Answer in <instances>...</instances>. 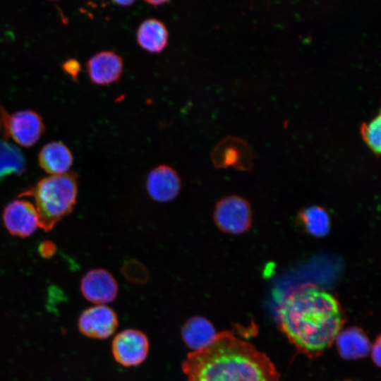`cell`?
<instances>
[{"label":"cell","instance_id":"cell-20","mask_svg":"<svg viewBox=\"0 0 381 381\" xmlns=\"http://www.w3.org/2000/svg\"><path fill=\"white\" fill-rule=\"evenodd\" d=\"M121 272L128 280L133 282L145 283L149 278V272L145 265L133 258L123 262Z\"/></svg>","mask_w":381,"mask_h":381},{"label":"cell","instance_id":"cell-8","mask_svg":"<svg viewBox=\"0 0 381 381\" xmlns=\"http://www.w3.org/2000/svg\"><path fill=\"white\" fill-rule=\"evenodd\" d=\"M181 179L178 172L167 164H159L152 168L145 179V189L154 201L170 202L179 195L181 188Z\"/></svg>","mask_w":381,"mask_h":381},{"label":"cell","instance_id":"cell-4","mask_svg":"<svg viewBox=\"0 0 381 381\" xmlns=\"http://www.w3.org/2000/svg\"><path fill=\"white\" fill-rule=\"evenodd\" d=\"M45 127L41 116L30 109L9 114L0 104V132L25 147L33 146L41 138Z\"/></svg>","mask_w":381,"mask_h":381},{"label":"cell","instance_id":"cell-17","mask_svg":"<svg viewBox=\"0 0 381 381\" xmlns=\"http://www.w3.org/2000/svg\"><path fill=\"white\" fill-rule=\"evenodd\" d=\"M297 220L303 230L312 237L322 238L330 231V216L320 205H313L302 209L298 214Z\"/></svg>","mask_w":381,"mask_h":381},{"label":"cell","instance_id":"cell-24","mask_svg":"<svg viewBox=\"0 0 381 381\" xmlns=\"http://www.w3.org/2000/svg\"><path fill=\"white\" fill-rule=\"evenodd\" d=\"M168 2V1H164V0H148V1H145V3L151 5V6H160V5H162L164 4H167Z\"/></svg>","mask_w":381,"mask_h":381},{"label":"cell","instance_id":"cell-19","mask_svg":"<svg viewBox=\"0 0 381 381\" xmlns=\"http://www.w3.org/2000/svg\"><path fill=\"white\" fill-rule=\"evenodd\" d=\"M363 140L376 157L381 151V115L380 111L369 123H363L361 126Z\"/></svg>","mask_w":381,"mask_h":381},{"label":"cell","instance_id":"cell-14","mask_svg":"<svg viewBox=\"0 0 381 381\" xmlns=\"http://www.w3.org/2000/svg\"><path fill=\"white\" fill-rule=\"evenodd\" d=\"M181 334L186 345L192 351H197L209 346L217 333L209 320L202 316H193L183 324Z\"/></svg>","mask_w":381,"mask_h":381},{"label":"cell","instance_id":"cell-6","mask_svg":"<svg viewBox=\"0 0 381 381\" xmlns=\"http://www.w3.org/2000/svg\"><path fill=\"white\" fill-rule=\"evenodd\" d=\"M147 336L135 329H126L118 333L111 344L116 361L124 367L137 366L143 363L149 352Z\"/></svg>","mask_w":381,"mask_h":381},{"label":"cell","instance_id":"cell-2","mask_svg":"<svg viewBox=\"0 0 381 381\" xmlns=\"http://www.w3.org/2000/svg\"><path fill=\"white\" fill-rule=\"evenodd\" d=\"M186 381H279L270 359L233 333H217L207 347L188 353L182 364Z\"/></svg>","mask_w":381,"mask_h":381},{"label":"cell","instance_id":"cell-9","mask_svg":"<svg viewBox=\"0 0 381 381\" xmlns=\"http://www.w3.org/2000/svg\"><path fill=\"white\" fill-rule=\"evenodd\" d=\"M80 288L84 298L97 305L111 303L119 293L116 279L111 272L103 268H96L86 272L80 281Z\"/></svg>","mask_w":381,"mask_h":381},{"label":"cell","instance_id":"cell-13","mask_svg":"<svg viewBox=\"0 0 381 381\" xmlns=\"http://www.w3.org/2000/svg\"><path fill=\"white\" fill-rule=\"evenodd\" d=\"M41 168L51 175H61L68 172L73 163L69 148L60 141L44 145L38 154Z\"/></svg>","mask_w":381,"mask_h":381},{"label":"cell","instance_id":"cell-10","mask_svg":"<svg viewBox=\"0 0 381 381\" xmlns=\"http://www.w3.org/2000/svg\"><path fill=\"white\" fill-rule=\"evenodd\" d=\"M119 325L115 311L106 305L85 309L78 318V329L86 337L104 339L111 336Z\"/></svg>","mask_w":381,"mask_h":381},{"label":"cell","instance_id":"cell-25","mask_svg":"<svg viewBox=\"0 0 381 381\" xmlns=\"http://www.w3.org/2000/svg\"><path fill=\"white\" fill-rule=\"evenodd\" d=\"M113 2L120 6H129L135 3V1H114Z\"/></svg>","mask_w":381,"mask_h":381},{"label":"cell","instance_id":"cell-7","mask_svg":"<svg viewBox=\"0 0 381 381\" xmlns=\"http://www.w3.org/2000/svg\"><path fill=\"white\" fill-rule=\"evenodd\" d=\"M215 168L232 167L236 169L249 171L253 167L252 151L241 138L227 136L219 142L211 153Z\"/></svg>","mask_w":381,"mask_h":381},{"label":"cell","instance_id":"cell-5","mask_svg":"<svg viewBox=\"0 0 381 381\" xmlns=\"http://www.w3.org/2000/svg\"><path fill=\"white\" fill-rule=\"evenodd\" d=\"M212 218L221 231L230 235H240L248 231L251 226V206L246 198L240 195H226L217 202Z\"/></svg>","mask_w":381,"mask_h":381},{"label":"cell","instance_id":"cell-1","mask_svg":"<svg viewBox=\"0 0 381 381\" xmlns=\"http://www.w3.org/2000/svg\"><path fill=\"white\" fill-rule=\"evenodd\" d=\"M279 320L282 331L296 348L315 357L333 344L345 318L332 294L308 284L286 297L279 310Z\"/></svg>","mask_w":381,"mask_h":381},{"label":"cell","instance_id":"cell-22","mask_svg":"<svg viewBox=\"0 0 381 381\" xmlns=\"http://www.w3.org/2000/svg\"><path fill=\"white\" fill-rule=\"evenodd\" d=\"M56 251V247L54 242L46 240L40 243L38 246L39 254L44 258H52Z\"/></svg>","mask_w":381,"mask_h":381},{"label":"cell","instance_id":"cell-16","mask_svg":"<svg viewBox=\"0 0 381 381\" xmlns=\"http://www.w3.org/2000/svg\"><path fill=\"white\" fill-rule=\"evenodd\" d=\"M340 355L346 359H357L368 354L370 344L365 334L357 327L340 331L336 337Z\"/></svg>","mask_w":381,"mask_h":381},{"label":"cell","instance_id":"cell-18","mask_svg":"<svg viewBox=\"0 0 381 381\" xmlns=\"http://www.w3.org/2000/svg\"><path fill=\"white\" fill-rule=\"evenodd\" d=\"M26 162L21 151L13 144L0 140V182L11 175H21Z\"/></svg>","mask_w":381,"mask_h":381},{"label":"cell","instance_id":"cell-12","mask_svg":"<svg viewBox=\"0 0 381 381\" xmlns=\"http://www.w3.org/2000/svg\"><path fill=\"white\" fill-rule=\"evenodd\" d=\"M90 81L95 85L117 82L123 73L122 57L112 51H102L94 54L86 63Z\"/></svg>","mask_w":381,"mask_h":381},{"label":"cell","instance_id":"cell-21","mask_svg":"<svg viewBox=\"0 0 381 381\" xmlns=\"http://www.w3.org/2000/svg\"><path fill=\"white\" fill-rule=\"evenodd\" d=\"M61 68L75 81L78 80L79 73L81 70V66L78 60L74 59H68L63 63Z\"/></svg>","mask_w":381,"mask_h":381},{"label":"cell","instance_id":"cell-11","mask_svg":"<svg viewBox=\"0 0 381 381\" xmlns=\"http://www.w3.org/2000/svg\"><path fill=\"white\" fill-rule=\"evenodd\" d=\"M3 221L11 235L22 238L31 236L39 226L35 205L25 200H15L8 203L3 212Z\"/></svg>","mask_w":381,"mask_h":381},{"label":"cell","instance_id":"cell-15","mask_svg":"<svg viewBox=\"0 0 381 381\" xmlns=\"http://www.w3.org/2000/svg\"><path fill=\"white\" fill-rule=\"evenodd\" d=\"M168 37L169 32L164 23L153 18L143 21L136 33L139 46L151 53L163 51L167 45Z\"/></svg>","mask_w":381,"mask_h":381},{"label":"cell","instance_id":"cell-3","mask_svg":"<svg viewBox=\"0 0 381 381\" xmlns=\"http://www.w3.org/2000/svg\"><path fill=\"white\" fill-rule=\"evenodd\" d=\"M78 176L75 172L51 175L20 195L32 196L39 219V226L50 231L56 224L70 214L76 202Z\"/></svg>","mask_w":381,"mask_h":381},{"label":"cell","instance_id":"cell-23","mask_svg":"<svg viewBox=\"0 0 381 381\" xmlns=\"http://www.w3.org/2000/svg\"><path fill=\"white\" fill-rule=\"evenodd\" d=\"M380 338L378 337L370 349L372 359L378 367L380 365Z\"/></svg>","mask_w":381,"mask_h":381}]
</instances>
